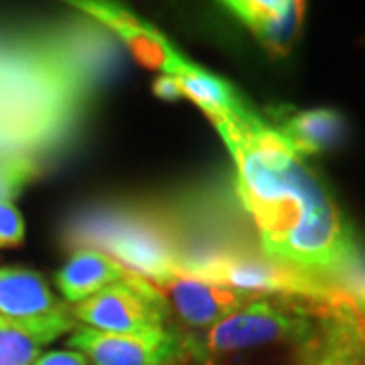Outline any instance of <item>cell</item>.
I'll return each instance as SVG.
<instances>
[{"label":"cell","instance_id":"13","mask_svg":"<svg viewBox=\"0 0 365 365\" xmlns=\"http://www.w3.org/2000/svg\"><path fill=\"white\" fill-rule=\"evenodd\" d=\"M179 96L191 100L207 118L223 112H234L246 104L237 91L217 76H211L201 67L189 66L181 76H175Z\"/></svg>","mask_w":365,"mask_h":365},{"label":"cell","instance_id":"18","mask_svg":"<svg viewBox=\"0 0 365 365\" xmlns=\"http://www.w3.org/2000/svg\"><path fill=\"white\" fill-rule=\"evenodd\" d=\"M155 93H157L158 98H163V100H177V98H181L175 76H160L155 81Z\"/></svg>","mask_w":365,"mask_h":365},{"label":"cell","instance_id":"7","mask_svg":"<svg viewBox=\"0 0 365 365\" xmlns=\"http://www.w3.org/2000/svg\"><path fill=\"white\" fill-rule=\"evenodd\" d=\"M167 302L170 323L189 339H199L209 329L246 307L258 294L234 287L177 272L170 278L150 282Z\"/></svg>","mask_w":365,"mask_h":365},{"label":"cell","instance_id":"8","mask_svg":"<svg viewBox=\"0 0 365 365\" xmlns=\"http://www.w3.org/2000/svg\"><path fill=\"white\" fill-rule=\"evenodd\" d=\"M76 4L122 41L144 67L158 69L163 76H181L191 66L160 33L116 4L106 0H76Z\"/></svg>","mask_w":365,"mask_h":365},{"label":"cell","instance_id":"14","mask_svg":"<svg viewBox=\"0 0 365 365\" xmlns=\"http://www.w3.org/2000/svg\"><path fill=\"white\" fill-rule=\"evenodd\" d=\"M313 365H365V343L341 311L329 319Z\"/></svg>","mask_w":365,"mask_h":365},{"label":"cell","instance_id":"11","mask_svg":"<svg viewBox=\"0 0 365 365\" xmlns=\"http://www.w3.org/2000/svg\"><path fill=\"white\" fill-rule=\"evenodd\" d=\"M134 276L136 274H132L128 268H124L120 262L110 258L104 252L78 248L73 250L71 258L59 270L55 282L67 304H78L91 294L100 292L102 288L132 280Z\"/></svg>","mask_w":365,"mask_h":365},{"label":"cell","instance_id":"10","mask_svg":"<svg viewBox=\"0 0 365 365\" xmlns=\"http://www.w3.org/2000/svg\"><path fill=\"white\" fill-rule=\"evenodd\" d=\"M270 126L304 158L335 148L345 138L347 132V124L343 116L329 108H314V110L280 108L272 114Z\"/></svg>","mask_w":365,"mask_h":365},{"label":"cell","instance_id":"2","mask_svg":"<svg viewBox=\"0 0 365 365\" xmlns=\"http://www.w3.org/2000/svg\"><path fill=\"white\" fill-rule=\"evenodd\" d=\"M120 45L100 23L0 31V155L43 163L71 143Z\"/></svg>","mask_w":365,"mask_h":365},{"label":"cell","instance_id":"4","mask_svg":"<svg viewBox=\"0 0 365 365\" xmlns=\"http://www.w3.org/2000/svg\"><path fill=\"white\" fill-rule=\"evenodd\" d=\"M71 317L78 325L118 335L153 333L173 327L165 299L140 276L102 288L71 304Z\"/></svg>","mask_w":365,"mask_h":365},{"label":"cell","instance_id":"1","mask_svg":"<svg viewBox=\"0 0 365 365\" xmlns=\"http://www.w3.org/2000/svg\"><path fill=\"white\" fill-rule=\"evenodd\" d=\"M209 120L234 158L235 195L262 252L317 276L337 268L357 237L307 158L246 104Z\"/></svg>","mask_w":365,"mask_h":365},{"label":"cell","instance_id":"17","mask_svg":"<svg viewBox=\"0 0 365 365\" xmlns=\"http://www.w3.org/2000/svg\"><path fill=\"white\" fill-rule=\"evenodd\" d=\"M33 365H90V361L76 349H59L43 353Z\"/></svg>","mask_w":365,"mask_h":365},{"label":"cell","instance_id":"12","mask_svg":"<svg viewBox=\"0 0 365 365\" xmlns=\"http://www.w3.org/2000/svg\"><path fill=\"white\" fill-rule=\"evenodd\" d=\"M337 292V307L365 343V248L357 242L337 268L323 276Z\"/></svg>","mask_w":365,"mask_h":365},{"label":"cell","instance_id":"3","mask_svg":"<svg viewBox=\"0 0 365 365\" xmlns=\"http://www.w3.org/2000/svg\"><path fill=\"white\" fill-rule=\"evenodd\" d=\"M73 248H93L120 262L132 274L158 282L181 272L189 240L181 223L167 213L144 209H100L81 215L67 230Z\"/></svg>","mask_w":365,"mask_h":365},{"label":"cell","instance_id":"9","mask_svg":"<svg viewBox=\"0 0 365 365\" xmlns=\"http://www.w3.org/2000/svg\"><path fill=\"white\" fill-rule=\"evenodd\" d=\"M227 13L254 35L262 47L276 57L292 51L299 39L307 0H217Z\"/></svg>","mask_w":365,"mask_h":365},{"label":"cell","instance_id":"16","mask_svg":"<svg viewBox=\"0 0 365 365\" xmlns=\"http://www.w3.org/2000/svg\"><path fill=\"white\" fill-rule=\"evenodd\" d=\"M25 237V222L13 201H0V248L21 244Z\"/></svg>","mask_w":365,"mask_h":365},{"label":"cell","instance_id":"5","mask_svg":"<svg viewBox=\"0 0 365 365\" xmlns=\"http://www.w3.org/2000/svg\"><path fill=\"white\" fill-rule=\"evenodd\" d=\"M67 343L91 365H189L191 361V343L175 327L118 335L78 325Z\"/></svg>","mask_w":365,"mask_h":365},{"label":"cell","instance_id":"6","mask_svg":"<svg viewBox=\"0 0 365 365\" xmlns=\"http://www.w3.org/2000/svg\"><path fill=\"white\" fill-rule=\"evenodd\" d=\"M0 317L35 333L45 343L78 327L71 304L57 299L39 272L21 266L0 268Z\"/></svg>","mask_w":365,"mask_h":365},{"label":"cell","instance_id":"15","mask_svg":"<svg viewBox=\"0 0 365 365\" xmlns=\"http://www.w3.org/2000/svg\"><path fill=\"white\" fill-rule=\"evenodd\" d=\"M47 343L0 317V365H33Z\"/></svg>","mask_w":365,"mask_h":365}]
</instances>
